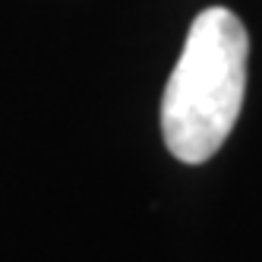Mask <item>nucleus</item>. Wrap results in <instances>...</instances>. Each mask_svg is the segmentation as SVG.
I'll list each match as a JSON object with an SVG mask.
<instances>
[{
    "label": "nucleus",
    "instance_id": "f257e3e1",
    "mask_svg": "<svg viewBox=\"0 0 262 262\" xmlns=\"http://www.w3.org/2000/svg\"><path fill=\"white\" fill-rule=\"evenodd\" d=\"M250 35L228 7L202 10L161 95V136L183 164L209 161L240 117Z\"/></svg>",
    "mask_w": 262,
    "mask_h": 262
}]
</instances>
